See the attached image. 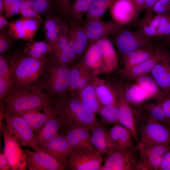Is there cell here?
Returning a JSON list of instances; mask_svg holds the SVG:
<instances>
[{"label": "cell", "mask_w": 170, "mask_h": 170, "mask_svg": "<svg viewBox=\"0 0 170 170\" xmlns=\"http://www.w3.org/2000/svg\"><path fill=\"white\" fill-rule=\"evenodd\" d=\"M103 158L95 149L72 150L68 164L72 170H100Z\"/></svg>", "instance_id": "9c48e42d"}, {"label": "cell", "mask_w": 170, "mask_h": 170, "mask_svg": "<svg viewBox=\"0 0 170 170\" xmlns=\"http://www.w3.org/2000/svg\"><path fill=\"white\" fill-rule=\"evenodd\" d=\"M26 46L32 48L37 52L44 55L53 51L51 45L48 42L42 41H35L33 40L28 42Z\"/></svg>", "instance_id": "f35d334b"}, {"label": "cell", "mask_w": 170, "mask_h": 170, "mask_svg": "<svg viewBox=\"0 0 170 170\" xmlns=\"http://www.w3.org/2000/svg\"><path fill=\"white\" fill-rule=\"evenodd\" d=\"M22 16L37 19L42 22L41 16L33 8H26L20 13Z\"/></svg>", "instance_id": "c3c4849f"}, {"label": "cell", "mask_w": 170, "mask_h": 170, "mask_svg": "<svg viewBox=\"0 0 170 170\" xmlns=\"http://www.w3.org/2000/svg\"><path fill=\"white\" fill-rule=\"evenodd\" d=\"M138 145L130 150H115L107 154L100 170H137Z\"/></svg>", "instance_id": "52a82bcc"}, {"label": "cell", "mask_w": 170, "mask_h": 170, "mask_svg": "<svg viewBox=\"0 0 170 170\" xmlns=\"http://www.w3.org/2000/svg\"><path fill=\"white\" fill-rule=\"evenodd\" d=\"M169 19L170 20V17H169ZM169 39H170V35L169 36Z\"/></svg>", "instance_id": "03108f58"}, {"label": "cell", "mask_w": 170, "mask_h": 170, "mask_svg": "<svg viewBox=\"0 0 170 170\" xmlns=\"http://www.w3.org/2000/svg\"><path fill=\"white\" fill-rule=\"evenodd\" d=\"M42 23L37 19L22 16L9 22L7 32L12 39L29 42L33 40Z\"/></svg>", "instance_id": "8fae6325"}, {"label": "cell", "mask_w": 170, "mask_h": 170, "mask_svg": "<svg viewBox=\"0 0 170 170\" xmlns=\"http://www.w3.org/2000/svg\"><path fill=\"white\" fill-rule=\"evenodd\" d=\"M169 20V17L165 15H162L160 25L157 28V37L163 36L165 27Z\"/></svg>", "instance_id": "f5cc1de1"}, {"label": "cell", "mask_w": 170, "mask_h": 170, "mask_svg": "<svg viewBox=\"0 0 170 170\" xmlns=\"http://www.w3.org/2000/svg\"><path fill=\"white\" fill-rule=\"evenodd\" d=\"M4 10V7L3 0H0V15L2 14V13Z\"/></svg>", "instance_id": "e7e4bbea"}, {"label": "cell", "mask_w": 170, "mask_h": 170, "mask_svg": "<svg viewBox=\"0 0 170 170\" xmlns=\"http://www.w3.org/2000/svg\"><path fill=\"white\" fill-rule=\"evenodd\" d=\"M170 35V19L165 27L163 36H169Z\"/></svg>", "instance_id": "94428289"}, {"label": "cell", "mask_w": 170, "mask_h": 170, "mask_svg": "<svg viewBox=\"0 0 170 170\" xmlns=\"http://www.w3.org/2000/svg\"><path fill=\"white\" fill-rule=\"evenodd\" d=\"M67 33L63 34L60 36L55 42L62 51L72 61L75 59L76 55L69 43L67 37Z\"/></svg>", "instance_id": "74e56055"}, {"label": "cell", "mask_w": 170, "mask_h": 170, "mask_svg": "<svg viewBox=\"0 0 170 170\" xmlns=\"http://www.w3.org/2000/svg\"><path fill=\"white\" fill-rule=\"evenodd\" d=\"M54 107L63 117L64 125L86 127L91 130L99 124L95 114L79 99L63 97Z\"/></svg>", "instance_id": "3957f363"}, {"label": "cell", "mask_w": 170, "mask_h": 170, "mask_svg": "<svg viewBox=\"0 0 170 170\" xmlns=\"http://www.w3.org/2000/svg\"><path fill=\"white\" fill-rule=\"evenodd\" d=\"M64 135L72 150H94L91 140V130L87 127L64 126Z\"/></svg>", "instance_id": "7c38bea8"}, {"label": "cell", "mask_w": 170, "mask_h": 170, "mask_svg": "<svg viewBox=\"0 0 170 170\" xmlns=\"http://www.w3.org/2000/svg\"><path fill=\"white\" fill-rule=\"evenodd\" d=\"M116 38V44L123 56L135 50L154 46L148 37L141 31L120 30Z\"/></svg>", "instance_id": "30bf717a"}, {"label": "cell", "mask_w": 170, "mask_h": 170, "mask_svg": "<svg viewBox=\"0 0 170 170\" xmlns=\"http://www.w3.org/2000/svg\"><path fill=\"white\" fill-rule=\"evenodd\" d=\"M82 26L88 41L91 42L117 32L122 26L113 21L101 19L85 20Z\"/></svg>", "instance_id": "4fadbf2b"}, {"label": "cell", "mask_w": 170, "mask_h": 170, "mask_svg": "<svg viewBox=\"0 0 170 170\" xmlns=\"http://www.w3.org/2000/svg\"><path fill=\"white\" fill-rule=\"evenodd\" d=\"M12 80L0 76V99L1 101L8 94L12 85Z\"/></svg>", "instance_id": "ee69618b"}, {"label": "cell", "mask_w": 170, "mask_h": 170, "mask_svg": "<svg viewBox=\"0 0 170 170\" xmlns=\"http://www.w3.org/2000/svg\"><path fill=\"white\" fill-rule=\"evenodd\" d=\"M100 50L103 63L111 71L117 66V56L114 46L110 39L105 37L95 42Z\"/></svg>", "instance_id": "4316f807"}, {"label": "cell", "mask_w": 170, "mask_h": 170, "mask_svg": "<svg viewBox=\"0 0 170 170\" xmlns=\"http://www.w3.org/2000/svg\"><path fill=\"white\" fill-rule=\"evenodd\" d=\"M26 166L31 170H63L65 168L55 159L42 151H25Z\"/></svg>", "instance_id": "5bb4252c"}, {"label": "cell", "mask_w": 170, "mask_h": 170, "mask_svg": "<svg viewBox=\"0 0 170 170\" xmlns=\"http://www.w3.org/2000/svg\"><path fill=\"white\" fill-rule=\"evenodd\" d=\"M67 37L69 43L75 54H81L89 41L82 24L74 21L71 23L67 33Z\"/></svg>", "instance_id": "603a6c76"}, {"label": "cell", "mask_w": 170, "mask_h": 170, "mask_svg": "<svg viewBox=\"0 0 170 170\" xmlns=\"http://www.w3.org/2000/svg\"><path fill=\"white\" fill-rule=\"evenodd\" d=\"M16 0H3L4 7V11L9 8L15 2Z\"/></svg>", "instance_id": "91938a15"}, {"label": "cell", "mask_w": 170, "mask_h": 170, "mask_svg": "<svg viewBox=\"0 0 170 170\" xmlns=\"http://www.w3.org/2000/svg\"><path fill=\"white\" fill-rule=\"evenodd\" d=\"M165 115L168 125L170 126V95H167L158 101Z\"/></svg>", "instance_id": "f6af8a7d"}, {"label": "cell", "mask_w": 170, "mask_h": 170, "mask_svg": "<svg viewBox=\"0 0 170 170\" xmlns=\"http://www.w3.org/2000/svg\"><path fill=\"white\" fill-rule=\"evenodd\" d=\"M142 108L146 111L149 117L169 126L164 111L158 102L146 104L143 106Z\"/></svg>", "instance_id": "d590c367"}, {"label": "cell", "mask_w": 170, "mask_h": 170, "mask_svg": "<svg viewBox=\"0 0 170 170\" xmlns=\"http://www.w3.org/2000/svg\"><path fill=\"white\" fill-rule=\"evenodd\" d=\"M137 170H159L163 155L170 145L148 144L139 142Z\"/></svg>", "instance_id": "ba28073f"}, {"label": "cell", "mask_w": 170, "mask_h": 170, "mask_svg": "<svg viewBox=\"0 0 170 170\" xmlns=\"http://www.w3.org/2000/svg\"><path fill=\"white\" fill-rule=\"evenodd\" d=\"M9 60L11 76L16 83L13 89L34 85L43 72L49 61L47 57L35 58L20 52L14 54Z\"/></svg>", "instance_id": "7a4b0ae2"}, {"label": "cell", "mask_w": 170, "mask_h": 170, "mask_svg": "<svg viewBox=\"0 0 170 170\" xmlns=\"http://www.w3.org/2000/svg\"><path fill=\"white\" fill-rule=\"evenodd\" d=\"M170 4V0H159L154 6L153 11L157 14H162L166 11Z\"/></svg>", "instance_id": "bcb514c9"}, {"label": "cell", "mask_w": 170, "mask_h": 170, "mask_svg": "<svg viewBox=\"0 0 170 170\" xmlns=\"http://www.w3.org/2000/svg\"><path fill=\"white\" fill-rule=\"evenodd\" d=\"M108 132L118 150L132 149L136 146L133 143V137L132 132L122 125L115 124Z\"/></svg>", "instance_id": "cb8c5ba5"}, {"label": "cell", "mask_w": 170, "mask_h": 170, "mask_svg": "<svg viewBox=\"0 0 170 170\" xmlns=\"http://www.w3.org/2000/svg\"><path fill=\"white\" fill-rule=\"evenodd\" d=\"M109 9L113 21L122 26L130 22L138 14L133 0H115Z\"/></svg>", "instance_id": "2e32d148"}, {"label": "cell", "mask_w": 170, "mask_h": 170, "mask_svg": "<svg viewBox=\"0 0 170 170\" xmlns=\"http://www.w3.org/2000/svg\"><path fill=\"white\" fill-rule=\"evenodd\" d=\"M9 22L5 17L2 14L0 15V31H1L6 26H8Z\"/></svg>", "instance_id": "680465c9"}, {"label": "cell", "mask_w": 170, "mask_h": 170, "mask_svg": "<svg viewBox=\"0 0 170 170\" xmlns=\"http://www.w3.org/2000/svg\"><path fill=\"white\" fill-rule=\"evenodd\" d=\"M11 74L8 60L4 55H0V76L10 80L11 79Z\"/></svg>", "instance_id": "7bdbcfd3"}, {"label": "cell", "mask_w": 170, "mask_h": 170, "mask_svg": "<svg viewBox=\"0 0 170 170\" xmlns=\"http://www.w3.org/2000/svg\"><path fill=\"white\" fill-rule=\"evenodd\" d=\"M99 111L104 123L107 124L119 123L120 110L118 105H104Z\"/></svg>", "instance_id": "836d02e7"}, {"label": "cell", "mask_w": 170, "mask_h": 170, "mask_svg": "<svg viewBox=\"0 0 170 170\" xmlns=\"http://www.w3.org/2000/svg\"><path fill=\"white\" fill-rule=\"evenodd\" d=\"M160 50L154 46L138 49L123 56L125 69H129L150 59Z\"/></svg>", "instance_id": "484cf974"}, {"label": "cell", "mask_w": 170, "mask_h": 170, "mask_svg": "<svg viewBox=\"0 0 170 170\" xmlns=\"http://www.w3.org/2000/svg\"><path fill=\"white\" fill-rule=\"evenodd\" d=\"M134 81L146 91L150 99L159 101L166 95L151 75L148 74L140 76Z\"/></svg>", "instance_id": "83f0119b"}, {"label": "cell", "mask_w": 170, "mask_h": 170, "mask_svg": "<svg viewBox=\"0 0 170 170\" xmlns=\"http://www.w3.org/2000/svg\"><path fill=\"white\" fill-rule=\"evenodd\" d=\"M91 140L94 148L101 154H107L118 150L110 137L108 130L99 124L91 130Z\"/></svg>", "instance_id": "7402d4cb"}, {"label": "cell", "mask_w": 170, "mask_h": 170, "mask_svg": "<svg viewBox=\"0 0 170 170\" xmlns=\"http://www.w3.org/2000/svg\"><path fill=\"white\" fill-rule=\"evenodd\" d=\"M43 26L45 38L49 43L56 42L60 36L67 33L69 28L65 21L53 15L46 17Z\"/></svg>", "instance_id": "44dd1931"}, {"label": "cell", "mask_w": 170, "mask_h": 170, "mask_svg": "<svg viewBox=\"0 0 170 170\" xmlns=\"http://www.w3.org/2000/svg\"><path fill=\"white\" fill-rule=\"evenodd\" d=\"M49 44L52 47L53 51L54 52L57 58L58 62L66 65L71 61L68 56L62 51L55 42Z\"/></svg>", "instance_id": "60d3db41"}, {"label": "cell", "mask_w": 170, "mask_h": 170, "mask_svg": "<svg viewBox=\"0 0 170 170\" xmlns=\"http://www.w3.org/2000/svg\"><path fill=\"white\" fill-rule=\"evenodd\" d=\"M96 92L99 101L104 105H118L116 95L109 87L99 85L96 88Z\"/></svg>", "instance_id": "e575fe53"}, {"label": "cell", "mask_w": 170, "mask_h": 170, "mask_svg": "<svg viewBox=\"0 0 170 170\" xmlns=\"http://www.w3.org/2000/svg\"><path fill=\"white\" fill-rule=\"evenodd\" d=\"M164 51L160 50L152 57L145 61L129 69H125L123 72L124 76L131 80L150 73L156 64L162 58Z\"/></svg>", "instance_id": "d4e9b609"}, {"label": "cell", "mask_w": 170, "mask_h": 170, "mask_svg": "<svg viewBox=\"0 0 170 170\" xmlns=\"http://www.w3.org/2000/svg\"><path fill=\"white\" fill-rule=\"evenodd\" d=\"M26 8H33V0H25Z\"/></svg>", "instance_id": "be15d7a7"}, {"label": "cell", "mask_w": 170, "mask_h": 170, "mask_svg": "<svg viewBox=\"0 0 170 170\" xmlns=\"http://www.w3.org/2000/svg\"><path fill=\"white\" fill-rule=\"evenodd\" d=\"M167 53H168V54H169V56L170 58V53H168L167 52Z\"/></svg>", "instance_id": "003e7915"}, {"label": "cell", "mask_w": 170, "mask_h": 170, "mask_svg": "<svg viewBox=\"0 0 170 170\" xmlns=\"http://www.w3.org/2000/svg\"><path fill=\"white\" fill-rule=\"evenodd\" d=\"M95 0H74L71 4L70 15L74 22L82 24L84 14L86 13Z\"/></svg>", "instance_id": "4dcf8cb0"}, {"label": "cell", "mask_w": 170, "mask_h": 170, "mask_svg": "<svg viewBox=\"0 0 170 170\" xmlns=\"http://www.w3.org/2000/svg\"><path fill=\"white\" fill-rule=\"evenodd\" d=\"M162 14H157L150 21L149 25L157 28L159 26Z\"/></svg>", "instance_id": "9f6ffc18"}, {"label": "cell", "mask_w": 170, "mask_h": 170, "mask_svg": "<svg viewBox=\"0 0 170 170\" xmlns=\"http://www.w3.org/2000/svg\"><path fill=\"white\" fill-rule=\"evenodd\" d=\"M140 142L152 145H170V126L148 116L139 129Z\"/></svg>", "instance_id": "8992f818"}, {"label": "cell", "mask_w": 170, "mask_h": 170, "mask_svg": "<svg viewBox=\"0 0 170 170\" xmlns=\"http://www.w3.org/2000/svg\"><path fill=\"white\" fill-rule=\"evenodd\" d=\"M64 124V119L54 109L50 117L37 135L38 146L44 151L47 144L59 133Z\"/></svg>", "instance_id": "9a60e30c"}, {"label": "cell", "mask_w": 170, "mask_h": 170, "mask_svg": "<svg viewBox=\"0 0 170 170\" xmlns=\"http://www.w3.org/2000/svg\"><path fill=\"white\" fill-rule=\"evenodd\" d=\"M6 129L20 145L28 146L35 151H41L38 146L37 135L30 126L21 116L17 115L3 117Z\"/></svg>", "instance_id": "277c9868"}, {"label": "cell", "mask_w": 170, "mask_h": 170, "mask_svg": "<svg viewBox=\"0 0 170 170\" xmlns=\"http://www.w3.org/2000/svg\"><path fill=\"white\" fill-rule=\"evenodd\" d=\"M118 94V105L120 110L119 123L132 132L133 137L138 143L139 140L132 105L126 99L124 89Z\"/></svg>", "instance_id": "ffe728a7"}, {"label": "cell", "mask_w": 170, "mask_h": 170, "mask_svg": "<svg viewBox=\"0 0 170 170\" xmlns=\"http://www.w3.org/2000/svg\"><path fill=\"white\" fill-rule=\"evenodd\" d=\"M115 0H95L86 13L85 20L101 19Z\"/></svg>", "instance_id": "f546056e"}, {"label": "cell", "mask_w": 170, "mask_h": 170, "mask_svg": "<svg viewBox=\"0 0 170 170\" xmlns=\"http://www.w3.org/2000/svg\"><path fill=\"white\" fill-rule=\"evenodd\" d=\"M43 107L30 109L18 115L26 121L36 135L38 134L54 109V107L48 106L45 107L41 112Z\"/></svg>", "instance_id": "d6986e66"}, {"label": "cell", "mask_w": 170, "mask_h": 170, "mask_svg": "<svg viewBox=\"0 0 170 170\" xmlns=\"http://www.w3.org/2000/svg\"><path fill=\"white\" fill-rule=\"evenodd\" d=\"M19 2L20 0H16L9 8L4 11L6 17L11 18L15 15L19 14Z\"/></svg>", "instance_id": "f907efd6"}, {"label": "cell", "mask_w": 170, "mask_h": 170, "mask_svg": "<svg viewBox=\"0 0 170 170\" xmlns=\"http://www.w3.org/2000/svg\"><path fill=\"white\" fill-rule=\"evenodd\" d=\"M159 170H170V147L162 157Z\"/></svg>", "instance_id": "681fc988"}, {"label": "cell", "mask_w": 170, "mask_h": 170, "mask_svg": "<svg viewBox=\"0 0 170 170\" xmlns=\"http://www.w3.org/2000/svg\"><path fill=\"white\" fill-rule=\"evenodd\" d=\"M48 74L43 87L52 97L62 94L69 88L70 70L65 64L50 61Z\"/></svg>", "instance_id": "5b68a950"}, {"label": "cell", "mask_w": 170, "mask_h": 170, "mask_svg": "<svg viewBox=\"0 0 170 170\" xmlns=\"http://www.w3.org/2000/svg\"><path fill=\"white\" fill-rule=\"evenodd\" d=\"M54 101L52 97L35 85L13 89L3 102V117L5 116L19 115L30 109L53 106Z\"/></svg>", "instance_id": "6da1fadb"}, {"label": "cell", "mask_w": 170, "mask_h": 170, "mask_svg": "<svg viewBox=\"0 0 170 170\" xmlns=\"http://www.w3.org/2000/svg\"><path fill=\"white\" fill-rule=\"evenodd\" d=\"M150 73L163 93L170 95V58L167 52Z\"/></svg>", "instance_id": "ac0fdd59"}, {"label": "cell", "mask_w": 170, "mask_h": 170, "mask_svg": "<svg viewBox=\"0 0 170 170\" xmlns=\"http://www.w3.org/2000/svg\"><path fill=\"white\" fill-rule=\"evenodd\" d=\"M147 0H133L135 5L138 14L144 9Z\"/></svg>", "instance_id": "db71d44e"}, {"label": "cell", "mask_w": 170, "mask_h": 170, "mask_svg": "<svg viewBox=\"0 0 170 170\" xmlns=\"http://www.w3.org/2000/svg\"><path fill=\"white\" fill-rule=\"evenodd\" d=\"M86 79L81 76L79 70L76 68L70 70L69 88L71 90L82 88L87 83Z\"/></svg>", "instance_id": "8d00e7d4"}, {"label": "cell", "mask_w": 170, "mask_h": 170, "mask_svg": "<svg viewBox=\"0 0 170 170\" xmlns=\"http://www.w3.org/2000/svg\"><path fill=\"white\" fill-rule=\"evenodd\" d=\"M12 37L8 32L3 30L0 33V54H2L8 50L11 47Z\"/></svg>", "instance_id": "b9f144b4"}, {"label": "cell", "mask_w": 170, "mask_h": 170, "mask_svg": "<svg viewBox=\"0 0 170 170\" xmlns=\"http://www.w3.org/2000/svg\"><path fill=\"white\" fill-rule=\"evenodd\" d=\"M141 31L146 36H157V28L149 24L143 27Z\"/></svg>", "instance_id": "816d5d0a"}, {"label": "cell", "mask_w": 170, "mask_h": 170, "mask_svg": "<svg viewBox=\"0 0 170 170\" xmlns=\"http://www.w3.org/2000/svg\"><path fill=\"white\" fill-rule=\"evenodd\" d=\"M80 97L79 100L95 114L99 111V106L92 86L89 85L84 88L81 92Z\"/></svg>", "instance_id": "d6a6232c"}, {"label": "cell", "mask_w": 170, "mask_h": 170, "mask_svg": "<svg viewBox=\"0 0 170 170\" xmlns=\"http://www.w3.org/2000/svg\"><path fill=\"white\" fill-rule=\"evenodd\" d=\"M26 8L25 0H20L19 11L18 14H20L21 12Z\"/></svg>", "instance_id": "6125c7cd"}, {"label": "cell", "mask_w": 170, "mask_h": 170, "mask_svg": "<svg viewBox=\"0 0 170 170\" xmlns=\"http://www.w3.org/2000/svg\"><path fill=\"white\" fill-rule=\"evenodd\" d=\"M51 3V0H33V8L41 15L49 12Z\"/></svg>", "instance_id": "ab89813d"}, {"label": "cell", "mask_w": 170, "mask_h": 170, "mask_svg": "<svg viewBox=\"0 0 170 170\" xmlns=\"http://www.w3.org/2000/svg\"><path fill=\"white\" fill-rule=\"evenodd\" d=\"M124 90L125 97L131 105L139 107L145 101L150 99L146 91L135 82L127 86Z\"/></svg>", "instance_id": "f1b7e54d"}, {"label": "cell", "mask_w": 170, "mask_h": 170, "mask_svg": "<svg viewBox=\"0 0 170 170\" xmlns=\"http://www.w3.org/2000/svg\"><path fill=\"white\" fill-rule=\"evenodd\" d=\"M60 9L66 17L70 15V10L71 5V0H57Z\"/></svg>", "instance_id": "7dc6e473"}, {"label": "cell", "mask_w": 170, "mask_h": 170, "mask_svg": "<svg viewBox=\"0 0 170 170\" xmlns=\"http://www.w3.org/2000/svg\"><path fill=\"white\" fill-rule=\"evenodd\" d=\"M71 150L65 135L58 133L47 144L44 152L65 168Z\"/></svg>", "instance_id": "e0dca14e"}, {"label": "cell", "mask_w": 170, "mask_h": 170, "mask_svg": "<svg viewBox=\"0 0 170 170\" xmlns=\"http://www.w3.org/2000/svg\"><path fill=\"white\" fill-rule=\"evenodd\" d=\"M8 165V161L6 156L3 153L0 154V170L5 169Z\"/></svg>", "instance_id": "11a10c76"}, {"label": "cell", "mask_w": 170, "mask_h": 170, "mask_svg": "<svg viewBox=\"0 0 170 170\" xmlns=\"http://www.w3.org/2000/svg\"><path fill=\"white\" fill-rule=\"evenodd\" d=\"M84 61L88 67L92 68H97L102 64L100 50L95 42H91L85 54Z\"/></svg>", "instance_id": "1f68e13d"}, {"label": "cell", "mask_w": 170, "mask_h": 170, "mask_svg": "<svg viewBox=\"0 0 170 170\" xmlns=\"http://www.w3.org/2000/svg\"><path fill=\"white\" fill-rule=\"evenodd\" d=\"M159 0H147L145 5L144 9L148 12L153 11V8Z\"/></svg>", "instance_id": "6f0895ef"}]
</instances>
